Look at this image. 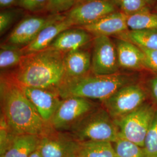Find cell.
Returning <instances> with one entry per match:
<instances>
[{
	"label": "cell",
	"instance_id": "6da1fadb",
	"mask_svg": "<svg viewBox=\"0 0 157 157\" xmlns=\"http://www.w3.org/2000/svg\"><path fill=\"white\" fill-rule=\"evenodd\" d=\"M0 91L1 113L15 135L41 136L50 128L10 75H1Z\"/></svg>",
	"mask_w": 157,
	"mask_h": 157
},
{
	"label": "cell",
	"instance_id": "7a4b0ae2",
	"mask_svg": "<svg viewBox=\"0 0 157 157\" xmlns=\"http://www.w3.org/2000/svg\"><path fill=\"white\" fill-rule=\"evenodd\" d=\"M65 53L48 47L24 55L10 76L23 86L58 89L65 76Z\"/></svg>",
	"mask_w": 157,
	"mask_h": 157
},
{
	"label": "cell",
	"instance_id": "3957f363",
	"mask_svg": "<svg viewBox=\"0 0 157 157\" xmlns=\"http://www.w3.org/2000/svg\"><path fill=\"white\" fill-rule=\"evenodd\" d=\"M138 82L134 74L118 73L100 75L90 73L78 78L63 81L58 87L62 99L78 97L100 102L107 100L121 88Z\"/></svg>",
	"mask_w": 157,
	"mask_h": 157
},
{
	"label": "cell",
	"instance_id": "277c9868",
	"mask_svg": "<svg viewBox=\"0 0 157 157\" xmlns=\"http://www.w3.org/2000/svg\"><path fill=\"white\" fill-rule=\"evenodd\" d=\"M68 132L80 142L102 141L113 143L119 137L115 120L102 105L86 115Z\"/></svg>",
	"mask_w": 157,
	"mask_h": 157
},
{
	"label": "cell",
	"instance_id": "5b68a950",
	"mask_svg": "<svg viewBox=\"0 0 157 157\" xmlns=\"http://www.w3.org/2000/svg\"><path fill=\"white\" fill-rule=\"evenodd\" d=\"M148 97L145 86L137 82L121 88L101 102V105L116 120L135 111L146 102Z\"/></svg>",
	"mask_w": 157,
	"mask_h": 157
},
{
	"label": "cell",
	"instance_id": "8992f818",
	"mask_svg": "<svg viewBox=\"0 0 157 157\" xmlns=\"http://www.w3.org/2000/svg\"><path fill=\"white\" fill-rule=\"evenodd\" d=\"M157 110L153 104L146 101L135 111L115 120L119 136L143 147L146 134Z\"/></svg>",
	"mask_w": 157,
	"mask_h": 157
},
{
	"label": "cell",
	"instance_id": "52a82bcc",
	"mask_svg": "<svg viewBox=\"0 0 157 157\" xmlns=\"http://www.w3.org/2000/svg\"><path fill=\"white\" fill-rule=\"evenodd\" d=\"M98 107L94 101L82 97H71L64 98L51 119V126L58 131L69 132Z\"/></svg>",
	"mask_w": 157,
	"mask_h": 157
},
{
	"label": "cell",
	"instance_id": "ba28073f",
	"mask_svg": "<svg viewBox=\"0 0 157 157\" xmlns=\"http://www.w3.org/2000/svg\"><path fill=\"white\" fill-rule=\"evenodd\" d=\"M39 150L43 157H77L80 142L68 132H61L51 126L41 135Z\"/></svg>",
	"mask_w": 157,
	"mask_h": 157
},
{
	"label": "cell",
	"instance_id": "9c48e42d",
	"mask_svg": "<svg viewBox=\"0 0 157 157\" xmlns=\"http://www.w3.org/2000/svg\"><path fill=\"white\" fill-rule=\"evenodd\" d=\"M93 42L91 72L105 75L119 72L116 47L108 36H95Z\"/></svg>",
	"mask_w": 157,
	"mask_h": 157
},
{
	"label": "cell",
	"instance_id": "30bf717a",
	"mask_svg": "<svg viewBox=\"0 0 157 157\" xmlns=\"http://www.w3.org/2000/svg\"><path fill=\"white\" fill-rule=\"evenodd\" d=\"M65 17V15L59 14L25 17L12 30L8 38V43L24 47L32 42L45 27Z\"/></svg>",
	"mask_w": 157,
	"mask_h": 157
},
{
	"label": "cell",
	"instance_id": "8fae6325",
	"mask_svg": "<svg viewBox=\"0 0 157 157\" xmlns=\"http://www.w3.org/2000/svg\"><path fill=\"white\" fill-rule=\"evenodd\" d=\"M110 0H91L75 5L65 15L73 26L82 27L117 11Z\"/></svg>",
	"mask_w": 157,
	"mask_h": 157
},
{
	"label": "cell",
	"instance_id": "7c38bea8",
	"mask_svg": "<svg viewBox=\"0 0 157 157\" xmlns=\"http://www.w3.org/2000/svg\"><path fill=\"white\" fill-rule=\"evenodd\" d=\"M24 93L46 123L50 124L62 102L58 89L39 88L21 86Z\"/></svg>",
	"mask_w": 157,
	"mask_h": 157
},
{
	"label": "cell",
	"instance_id": "4fadbf2b",
	"mask_svg": "<svg viewBox=\"0 0 157 157\" xmlns=\"http://www.w3.org/2000/svg\"><path fill=\"white\" fill-rule=\"evenodd\" d=\"M89 33L95 36L111 35L118 36L128 30L127 15L121 11L108 14L94 22L82 27Z\"/></svg>",
	"mask_w": 157,
	"mask_h": 157
},
{
	"label": "cell",
	"instance_id": "5bb4252c",
	"mask_svg": "<svg viewBox=\"0 0 157 157\" xmlns=\"http://www.w3.org/2000/svg\"><path fill=\"white\" fill-rule=\"evenodd\" d=\"M72 26H73L72 23L65 15L63 19L45 27L32 42L22 48L23 54L36 52L48 48L59 34Z\"/></svg>",
	"mask_w": 157,
	"mask_h": 157
},
{
	"label": "cell",
	"instance_id": "9a60e30c",
	"mask_svg": "<svg viewBox=\"0 0 157 157\" xmlns=\"http://www.w3.org/2000/svg\"><path fill=\"white\" fill-rule=\"evenodd\" d=\"M118 63L120 68L140 70L144 68V54L139 47L132 42L118 38L115 40Z\"/></svg>",
	"mask_w": 157,
	"mask_h": 157
},
{
	"label": "cell",
	"instance_id": "2e32d148",
	"mask_svg": "<svg viewBox=\"0 0 157 157\" xmlns=\"http://www.w3.org/2000/svg\"><path fill=\"white\" fill-rule=\"evenodd\" d=\"M91 54L88 51L78 49L65 53V76L63 81L78 78L90 73Z\"/></svg>",
	"mask_w": 157,
	"mask_h": 157
},
{
	"label": "cell",
	"instance_id": "e0dca14e",
	"mask_svg": "<svg viewBox=\"0 0 157 157\" xmlns=\"http://www.w3.org/2000/svg\"><path fill=\"white\" fill-rule=\"evenodd\" d=\"M91 39L90 33L83 29H68L59 34L50 48L63 52L81 49Z\"/></svg>",
	"mask_w": 157,
	"mask_h": 157
},
{
	"label": "cell",
	"instance_id": "ac0fdd59",
	"mask_svg": "<svg viewBox=\"0 0 157 157\" xmlns=\"http://www.w3.org/2000/svg\"><path fill=\"white\" fill-rule=\"evenodd\" d=\"M40 139L38 135H16L11 145L0 157H29L39 148Z\"/></svg>",
	"mask_w": 157,
	"mask_h": 157
},
{
	"label": "cell",
	"instance_id": "d6986e66",
	"mask_svg": "<svg viewBox=\"0 0 157 157\" xmlns=\"http://www.w3.org/2000/svg\"><path fill=\"white\" fill-rule=\"evenodd\" d=\"M118 36L120 39L132 42L140 48L157 50V29L130 30Z\"/></svg>",
	"mask_w": 157,
	"mask_h": 157
},
{
	"label": "cell",
	"instance_id": "ffe728a7",
	"mask_svg": "<svg viewBox=\"0 0 157 157\" xmlns=\"http://www.w3.org/2000/svg\"><path fill=\"white\" fill-rule=\"evenodd\" d=\"M77 157H116L113 143L109 141L80 142Z\"/></svg>",
	"mask_w": 157,
	"mask_h": 157
},
{
	"label": "cell",
	"instance_id": "44dd1931",
	"mask_svg": "<svg viewBox=\"0 0 157 157\" xmlns=\"http://www.w3.org/2000/svg\"><path fill=\"white\" fill-rule=\"evenodd\" d=\"M127 25L132 30L157 29V13H151L148 8L127 16Z\"/></svg>",
	"mask_w": 157,
	"mask_h": 157
},
{
	"label": "cell",
	"instance_id": "7402d4cb",
	"mask_svg": "<svg viewBox=\"0 0 157 157\" xmlns=\"http://www.w3.org/2000/svg\"><path fill=\"white\" fill-rule=\"evenodd\" d=\"M24 56L19 47L10 44H3L0 48V67L1 70L17 67Z\"/></svg>",
	"mask_w": 157,
	"mask_h": 157
},
{
	"label": "cell",
	"instance_id": "603a6c76",
	"mask_svg": "<svg viewBox=\"0 0 157 157\" xmlns=\"http://www.w3.org/2000/svg\"><path fill=\"white\" fill-rule=\"evenodd\" d=\"M113 145L116 157H147L144 147L120 136Z\"/></svg>",
	"mask_w": 157,
	"mask_h": 157
},
{
	"label": "cell",
	"instance_id": "cb8c5ba5",
	"mask_svg": "<svg viewBox=\"0 0 157 157\" xmlns=\"http://www.w3.org/2000/svg\"><path fill=\"white\" fill-rule=\"evenodd\" d=\"M143 147L147 157H157V110L146 134Z\"/></svg>",
	"mask_w": 157,
	"mask_h": 157
},
{
	"label": "cell",
	"instance_id": "d4e9b609",
	"mask_svg": "<svg viewBox=\"0 0 157 157\" xmlns=\"http://www.w3.org/2000/svg\"><path fill=\"white\" fill-rule=\"evenodd\" d=\"M114 5L125 15H130L143 11L147 8L149 0H111Z\"/></svg>",
	"mask_w": 157,
	"mask_h": 157
},
{
	"label": "cell",
	"instance_id": "484cf974",
	"mask_svg": "<svg viewBox=\"0 0 157 157\" xmlns=\"http://www.w3.org/2000/svg\"><path fill=\"white\" fill-rule=\"evenodd\" d=\"M16 135L12 132L2 113L0 120V154H4L11 145Z\"/></svg>",
	"mask_w": 157,
	"mask_h": 157
},
{
	"label": "cell",
	"instance_id": "4316f807",
	"mask_svg": "<svg viewBox=\"0 0 157 157\" xmlns=\"http://www.w3.org/2000/svg\"><path fill=\"white\" fill-rule=\"evenodd\" d=\"M76 0H49L47 10L53 15L69 11L76 5Z\"/></svg>",
	"mask_w": 157,
	"mask_h": 157
},
{
	"label": "cell",
	"instance_id": "83f0119b",
	"mask_svg": "<svg viewBox=\"0 0 157 157\" xmlns=\"http://www.w3.org/2000/svg\"><path fill=\"white\" fill-rule=\"evenodd\" d=\"M49 0H19V5L23 9L33 12L47 10Z\"/></svg>",
	"mask_w": 157,
	"mask_h": 157
},
{
	"label": "cell",
	"instance_id": "f1b7e54d",
	"mask_svg": "<svg viewBox=\"0 0 157 157\" xmlns=\"http://www.w3.org/2000/svg\"><path fill=\"white\" fill-rule=\"evenodd\" d=\"M144 54V68L157 75V50L140 48Z\"/></svg>",
	"mask_w": 157,
	"mask_h": 157
},
{
	"label": "cell",
	"instance_id": "f546056e",
	"mask_svg": "<svg viewBox=\"0 0 157 157\" xmlns=\"http://www.w3.org/2000/svg\"><path fill=\"white\" fill-rule=\"evenodd\" d=\"M16 17V13L12 11H4L0 13V33H4L10 28Z\"/></svg>",
	"mask_w": 157,
	"mask_h": 157
},
{
	"label": "cell",
	"instance_id": "4dcf8cb0",
	"mask_svg": "<svg viewBox=\"0 0 157 157\" xmlns=\"http://www.w3.org/2000/svg\"><path fill=\"white\" fill-rule=\"evenodd\" d=\"M145 87L148 97H151L153 104L157 109V75L148 79Z\"/></svg>",
	"mask_w": 157,
	"mask_h": 157
},
{
	"label": "cell",
	"instance_id": "1f68e13d",
	"mask_svg": "<svg viewBox=\"0 0 157 157\" xmlns=\"http://www.w3.org/2000/svg\"><path fill=\"white\" fill-rule=\"evenodd\" d=\"M19 0H0V6L1 8H8L19 4Z\"/></svg>",
	"mask_w": 157,
	"mask_h": 157
},
{
	"label": "cell",
	"instance_id": "d6a6232c",
	"mask_svg": "<svg viewBox=\"0 0 157 157\" xmlns=\"http://www.w3.org/2000/svg\"><path fill=\"white\" fill-rule=\"evenodd\" d=\"M29 157H43V156L39 150V149H37L36 151L33 152Z\"/></svg>",
	"mask_w": 157,
	"mask_h": 157
},
{
	"label": "cell",
	"instance_id": "836d02e7",
	"mask_svg": "<svg viewBox=\"0 0 157 157\" xmlns=\"http://www.w3.org/2000/svg\"><path fill=\"white\" fill-rule=\"evenodd\" d=\"M91 1V0H76V5L83 3V2H87V1Z\"/></svg>",
	"mask_w": 157,
	"mask_h": 157
},
{
	"label": "cell",
	"instance_id": "e575fe53",
	"mask_svg": "<svg viewBox=\"0 0 157 157\" xmlns=\"http://www.w3.org/2000/svg\"><path fill=\"white\" fill-rule=\"evenodd\" d=\"M155 9H156V10H157V5L156 6V7H155Z\"/></svg>",
	"mask_w": 157,
	"mask_h": 157
}]
</instances>
